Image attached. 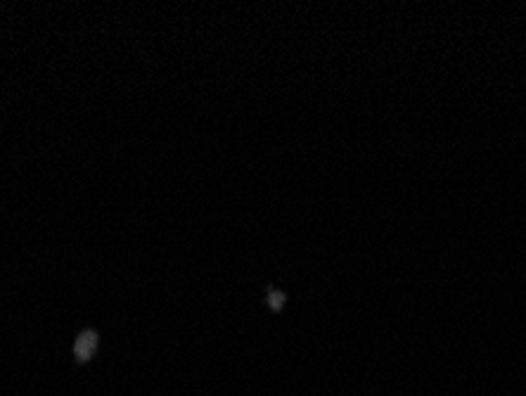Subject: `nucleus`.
I'll return each mask as SVG.
<instances>
[{
    "mask_svg": "<svg viewBox=\"0 0 526 396\" xmlns=\"http://www.w3.org/2000/svg\"><path fill=\"white\" fill-rule=\"evenodd\" d=\"M91 344L95 347V335H93V332H86V335H83L81 342H79L81 354H88V351H91Z\"/></svg>",
    "mask_w": 526,
    "mask_h": 396,
    "instance_id": "nucleus-1",
    "label": "nucleus"
}]
</instances>
